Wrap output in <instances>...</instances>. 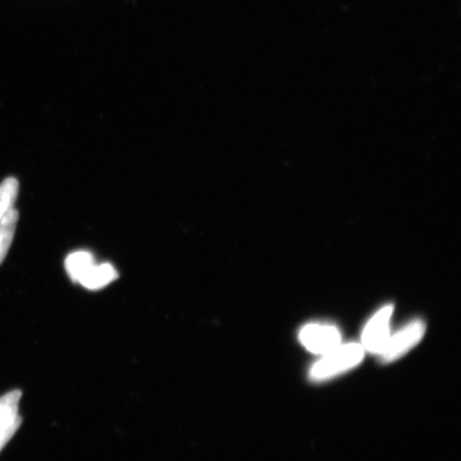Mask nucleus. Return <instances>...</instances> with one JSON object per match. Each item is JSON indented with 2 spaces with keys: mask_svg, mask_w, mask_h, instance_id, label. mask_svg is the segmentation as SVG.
Listing matches in <instances>:
<instances>
[{
  "mask_svg": "<svg viewBox=\"0 0 461 461\" xmlns=\"http://www.w3.org/2000/svg\"><path fill=\"white\" fill-rule=\"evenodd\" d=\"M366 350L358 343L341 344L337 348L322 355L311 367L310 378L313 382H325L344 374L358 366L365 357Z\"/></svg>",
  "mask_w": 461,
  "mask_h": 461,
  "instance_id": "nucleus-1",
  "label": "nucleus"
},
{
  "mask_svg": "<svg viewBox=\"0 0 461 461\" xmlns=\"http://www.w3.org/2000/svg\"><path fill=\"white\" fill-rule=\"evenodd\" d=\"M95 265V258L86 251L74 252L66 259V269L74 282H78L82 276Z\"/></svg>",
  "mask_w": 461,
  "mask_h": 461,
  "instance_id": "nucleus-8",
  "label": "nucleus"
},
{
  "mask_svg": "<svg viewBox=\"0 0 461 461\" xmlns=\"http://www.w3.org/2000/svg\"><path fill=\"white\" fill-rule=\"evenodd\" d=\"M19 217V211L14 207L0 219V265L5 261L13 245Z\"/></svg>",
  "mask_w": 461,
  "mask_h": 461,
  "instance_id": "nucleus-7",
  "label": "nucleus"
},
{
  "mask_svg": "<svg viewBox=\"0 0 461 461\" xmlns=\"http://www.w3.org/2000/svg\"><path fill=\"white\" fill-rule=\"evenodd\" d=\"M426 330L425 322L422 320H414L401 330L390 336L382 353L378 356L383 363H391L402 358L414 346H417L423 339Z\"/></svg>",
  "mask_w": 461,
  "mask_h": 461,
  "instance_id": "nucleus-2",
  "label": "nucleus"
},
{
  "mask_svg": "<svg viewBox=\"0 0 461 461\" xmlns=\"http://www.w3.org/2000/svg\"><path fill=\"white\" fill-rule=\"evenodd\" d=\"M393 310V304H385L367 321L361 338L363 349L374 355L382 353L391 336L390 321Z\"/></svg>",
  "mask_w": 461,
  "mask_h": 461,
  "instance_id": "nucleus-3",
  "label": "nucleus"
},
{
  "mask_svg": "<svg viewBox=\"0 0 461 461\" xmlns=\"http://www.w3.org/2000/svg\"><path fill=\"white\" fill-rule=\"evenodd\" d=\"M22 392L14 390L0 397V441L5 445L13 439L22 424L19 405Z\"/></svg>",
  "mask_w": 461,
  "mask_h": 461,
  "instance_id": "nucleus-5",
  "label": "nucleus"
},
{
  "mask_svg": "<svg viewBox=\"0 0 461 461\" xmlns=\"http://www.w3.org/2000/svg\"><path fill=\"white\" fill-rule=\"evenodd\" d=\"M118 272L111 264L95 265L86 272L78 284L88 290H100L118 279Z\"/></svg>",
  "mask_w": 461,
  "mask_h": 461,
  "instance_id": "nucleus-6",
  "label": "nucleus"
},
{
  "mask_svg": "<svg viewBox=\"0 0 461 461\" xmlns=\"http://www.w3.org/2000/svg\"><path fill=\"white\" fill-rule=\"evenodd\" d=\"M299 339L311 353L321 356L342 344L341 332L336 326L320 322L305 325L299 332Z\"/></svg>",
  "mask_w": 461,
  "mask_h": 461,
  "instance_id": "nucleus-4",
  "label": "nucleus"
},
{
  "mask_svg": "<svg viewBox=\"0 0 461 461\" xmlns=\"http://www.w3.org/2000/svg\"><path fill=\"white\" fill-rule=\"evenodd\" d=\"M19 190L20 184L15 177H7L0 184V219L14 209Z\"/></svg>",
  "mask_w": 461,
  "mask_h": 461,
  "instance_id": "nucleus-9",
  "label": "nucleus"
}]
</instances>
